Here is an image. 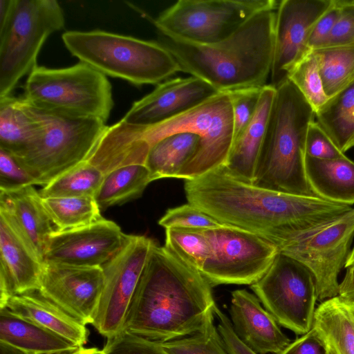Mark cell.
I'll return each mask as SVG.
<instances>
[{
    "label": "cell",
    "mask_w": 354,
    "mask_h": 354,
    "mask_svg": "<svg viewBox=\"0 0 354 354\" xmlns=\"http://www.w3.org/2000/svg\"><path fill=\"white\" fill-rule=\"evenodd\" d=\"M184 188L188 203L221 224L254 233L277 247L352 208L257 187L234 178L223 165L185 180Z\"/></svg>",
    "instance_id": "1"
},
{
    "label": "cell",
    "mask_w": 354,
    "mask_h": 354,
    "mask_svg": "<svg viewBox=\"0 0 354 354\" xmlns=\"http://www.w3.org/2000/svg\"><path fill=\"white\" fill-rule=\"evenodd\" d=\"M212 288L198 270L154 243L122 330L160 342L194 335L214 313Z\"/></svg>",
    "instance_id": "2"
},
{
    "label": "cell",
    "mask_w": 354,
    "mask_h": 354,
    "mask_svg": "<svg viewBox=\"0 0 354 354\" xmlns=\"http://www.w3.org/2000/svg\"><path fill=\"white\" fill-rule=\"evenodd\" d=\"M275 19L276 10L261 11L233 35L212 44L187 41L156 29L158 41L174 56L180 71L219 92L261 87L270 75Z\"/></svg>",
    "instance_id": "3"
},
{
    "label": "cell",
    "mask_w": 354,
    "mask_h": 354,
    "mask_svg": "<svg viewBox=\"0 0 354 354\" xmlns=\"http://www.w3.org/2000/svg\"><path fill=\"white\" fill-rule=\"evenodd\" d=\"M315 118L310 104L289 80L276 88L252 185L315 196L305 171L307 131Z\"/></svg>",
    "instance_id": "4"
},
{
    "label": "cell",
    "mask_w": 354,
    "mask_h": 354,
    "mask_svg": "<svg viewBox=\"0 0 354 354\" xmlns=\"http://www.w3.org/2000/svg\"><path fill=\"white\" fill-rule=\"evenodd\" d=\"M71 55L105 75L140 86L159 84L180 71L174 56L158 41L103 30L65 32Z\"/></svg>",
    "instance_id": "5"
},
{
    "label": "cell",
    "mask_w": 354,
    "mask_h": 354,
    "mask_svg": "<svg viewBox=\"0 0 354 354\" xmlns=\"http://www.w3.org/2000/svg\"><path fill=\"white\" fill-rule=\"evenodd\" d=\"M21 98L39 109L104 122L114 105L106 76L82 62L64 68L37 66L28 75Z\"/></svg>",
    "instance_id": "6"
},
{
    "label": "cell",
    "mask_w": 354,
    "mask_h": 354,
    "mask_svg": "<svg viewBox=\"0 0 354 354\" xmlns=\"http://www.w3.org/2000/svg\"><path fill=\"white\" fill-rule=\"evenodd\" d=\"M44 125L17 156L18 162L35 185H46L86 161L107 126L93 118H78L40 109Z\"/></svg>",
    "instance_id": "7"
},
{
    "label": "cell",
    "mask_w": 354,
    "mask_h": 354,
    "mask_svg": "<svg viewBox=\"0 0 354 354\" xmlns=\"http://www.w3.org/2000/svg\"><path fill=\"white\" fill-rule=\"evenodd\" d=\"M64 24L55 0H14L10 18L0 30V97L11 95L19 81L37 66L43 44Z\"/></svg>",
    "instance_id": "8"
},
{
    "label": "cell",
    "mask_w": 354,
    "mask_h": 354,
    "mask_svg": "<svg viewBox=\"0 0 354 354\" xmlns=\"http://www.w3.org/2000/svg\"><path fill=\"white\" fill-rule=\"evenodd\" d=\"M141 138L151 146L170 134H199L196 151L178 178L192 179L225 164L234 137L233 113L227 92H221L198 106L160 124L140 127Z\"/></svg>",
    "instance_id": "9"
},
{
    "label": "cell",
    "mask_w": 354,
    "mask_h": 354,
    "mask_svg": "<svg viewBox=\"0 0 354 354\" xmlns=\"http://www.w3.org/2000/svg\"><path fill=\"white\" fill-rule=\"evenodd\" d=\"M276 0H179L152 20L156 29L201 44L223 41L257 13L277 10Z\"/></svg>",
    "instance_id": "10"
},
{
    "label": "cell",
    "mask_w": 354,
    "mask_h": 354,
    "mask_svg": "<svg viewBox=\"0 0 354 354\" xmlns=\"http://www.w3.org/2000/svg\"><path fill=\"white\" fill-rule=\"evenodd\" d=\"M250 288L281 326L296 335L312 328L317 287L312 272L299 261L279 252L266 273Z\"/></svg>",
    "instance_id": "11"
},
{
    "label": "cell",
    "mask_w": 354,
    "mask_h": 354,
    "mask_svg": "<svg viewBox=\"0 0 354 354\" xmlns=\"http://www.w3.org/2000/svg\"><path fill=\"white\" fill-rule=\"evenodd\" d=\"M354 238V207L299 233L277 246L279 252L303 263L312 272L318 300L338 295V275L344 268Z\"/></svg>",
    "instance_id": "12"
},
{
    "label": "cell",
    "mask_w": 354,
    "mask_h": 354,
    "mask_svg": "<svg viewBox=\"0 0 354 354\" xmlns=\"http://www.w3.org/2000/svg\"><path fill=\"white\" fill-rule=\"evenodd\" d=\"M205 231L212 252L200 272L212 287L254 283L279 253L271 242L235 226L221 224Z\"/></svg>",
    "instance_id": "13"
},
{
    "label": "cell",
    "mask_w": 354,
    "mask_h": 354,
    "mask_svg": "<svg viewBox=\"0 0 354 354\" xmlns=\"http://www.w3.org/2000/svg\"><path fill=\"white\" fill-rule=\"evenodd\" d=\"M154 243L145 236L127 234L122 248L102 266L104 285L92 325L106 339L122 330Z\"/></svg>",
    "instance_id": "14"
},
{
    "label": "cell",
    "mask_w": 354,
    "mask_h": 354,
    "mask_svg": "<svg viewBox=\"0 0 354 354\" xmlns=\"http://www.w3.org/2000/svg\"><path fill=\"white\" fill-rule=\"evenodd\" d=\"M333 0H283L276 10L270 84L278 88L310 51L309 37Z\"/></svg>",
    "instance_id": "15"
},
{
    "label": "cell",
    "mask_w": 354,
    "mask_h": 354,
    "mask_svg": "<svg viewBox=\"0 0 354 354\" xmlns=\"http://www.w3.org/2000/svg\"><path fill=\"white\" fill-rule=\"evenodd\" d=\"M104 285L102 267L44 261L39 292L84 325L92 324Z\"/></svg>",
    "instance_id": "16"
},
{
    "label": "cell",
    "mask_w": 354,
    "mask_h": 354,
    "mask_svg": "<svg viewBox=\"0 0 354 354\" xmlns=\"http://www.w3.org/2000/svg\"><path fill=\"white\" fill-rule=\"evenodd\" d=\"M126 236L118 224L104 218L81 227L55 230L48 238L44 261L102 267L122 248Z\"/></svg>",
    "instance_id": "17"
},
{
    "label": "cell",
    "mask_w": 354,
    "mask_h": 354,
    "mask_svg": "<svg viewBox=\"0 0 354 354\" xmlns=\"http://www.w3.org/2000/svg\"><path fill=\"white\" fill-rule=\"evenodd\" d=\"M220 93L194 76L170 79L134 102L122 120L140 127L156 125L187 112Z\"/></svg>",
    "instance_id": "18"
},
{
    "label": "cell",
    "mask_w": 354,
    "mask_h": 354,
    "mask_svg": "<svg viewBox=\"0 0 354 354\" xmlns=\"http://www.w3.org/2000/svg\"><path fill=\"white\" fill-rule=\"evenodd\" d=\"M0 308L12 296L38 290L43 260L19 227L0 208Z\"/></svg>",
    "instance_id": "19"
},
{
    "label": "cell",
    "mask_w": 354,
    "mask_h": 354,
    "mask_svg": "<svg viewBox=\"0 0 354 354\" xmlns=\"http://www.w3.org/2000/svg\"><path fill=\"white\" fill-rule=\"evenodd\" d=\"M229 313L237 337L258 354H279L291 342L258 297L245 289L232 292Z\"/></svg>",
    "instance_id": "20"
},
{
    "label": "cell",
    "mask_w": 354,
    "mask_h": 354,
    "mask_svg": "<svg viewBox=\"0 0 354 354\" xmlns=\"http://www.w3.org/2000/svg\"><path fill=\"white\" fill-rule=\"evenodd\" d=\"M275 95L276 88L270 84L263 87L255 113L243 130L234 138L223 165L230 175L249 184L252 183L254 178Z\"/></svg>",
    "instance_id": "21"
},
{
    "label": "cell",
    "mask_w": 354,
    "mask_h": 354,
    "mask_svg": "<svg viewBox=\"0 0 354 354\" xmlns=\"http://www.w3.org/2000/svg\"><path fill=\"white\" fill-rule=\"evenodd\" d=\"M3 308L59 335L75 346L82 347L88 341L86 325L44 297L39 290L12 296Z\"/></svg>",
    "instance_id": "22"
},
{
    "label": "cell",
    "mask_w": 354,
    "mask_h": 354,
    "mask_svg": "<svg viewBox=\"0 0 354 354\" xmlns=\"http://www.w3.org/2000/svg\"><path fill=\"white\" fill-rule=\"evenodd\" d=\"M141 128L122 120L109 127L86 160L99 169L104 175L129 165H145L150 149L141 138Z\"/></svg>",
    "instance_id": "23"
},
{
    "label": "cell",
    "mask_w": 354,
    "mask_h": 354,
    "mask_svg": "<svg viewBox=\"0 0 354 354\" xmlns=\"http://www.w3.org/2000/svg\"><path fill=\"white\" fill-rule=\"evenodd\" d=\"M0 208L11 216L44 261L48 238L56 228L39 192L33 185L0 190Z\"/></svg>",
    "instance_id": "24"
},
{
    "label": "cell",
    "mask_w": 354,
    "mask_h": 354,
    "mask_svg": "<svg viewBox=\"0 0 354 354\" xmlns=\"http://www.w3.org/2000/svg\"><path fill=\"white\" fill-rule=\"evenodd\" d=\"M305 171L315 196L334 203L354 205V162L346 156L327 160L306 156Z\"/></svg>",
    "instance_id": "25"
},
{
    "label": "cell",
    "mask_w": 354,
    "mask_h": 354,
    "mask_svg": "<svg viewBox=\"0 0 354 354\" xmlns=\"http://www.w3.org/2000/svg\"><path fill=\"white\" fill-rule=\"evenodd\" d=\"M44 125L40 109L21 97H0V149L17 156L39 134Z\"/></svg>",
    "instance_id": "26"
},
{
    "label": "cell",
    "mask_w": 354,
    "mask_h": 354,
    "mask_svg": "<svg viewBox=\"0 0 354 354\" xmlns=\"http://www.w3.org/2000/svg\"><path fill=\"white\" fill-rule=\"evenodd\" d=\"M312 328L336 354H354V303L339 295L321 301Z\"/></svg>",
    "instance_id": "27"
},
{
    "label": "cell",
    "mask_w": 354,
    "mask_h": 354,
    "mask_svg": "<svg viewBox=\"0 0 354 354\" xmlns=\"http://www.w3.org/2000/svg\"><path fill=\"white\" fill-rule=\"evenodd\" d=\"M0 341L29 354L70 350L75 346L59 335L0 308Z\"/></svg>",
    "instance_id": "28"
},
{
    "label": "cell",
    "mask_w": 354,
    "mask_h": 354,
    "mask_svg": "<svg viewBox=\"0 0 354 354\" xmlns=\"http://www.w3.org/2000/svg\"><path fill=\"white\" fill-rule=\"evenodd\" d=\"M199 141V134L181 131L167 136L151 145L145 165L153 181L178 178L194 155Z\"/></svg>",
    "instance_id": "29"
},
{
    "label": "cell",
    "mask_w": 354,
    "mask_h": 354,
    "mask_svg": "<svg viewBox=\"0 0 354 354\" xmlns=\"http://www.w3.org/2000/svg\"><path fill=\"white\" fill-rule=\"evenodd\" d=\"M317 122L345 153L354 147V81L315 112Z\"/></svg>",
    "instance_id": "30"
},
{
    "label": "cell",
    "mask_w": 354,
    "mask_h": 354,
    "mask_svg": "<svg viewBox=\"0 0 354 354\" xmlns=\"http://www.w3.org/2000/svg\"><path fill=\"white\" fill-rule=\"evenodd\" d=\"M152 181L145 165L120 167L104 175L95 199L100 209L122 205L140 197Z\"/></svg>",
    "instance_id": "31"
},
{
    "label": "cell",
    "mask_w": 354,
    "mask_h": 354,
    "mask_svg": "<svg viewBox=\"0 0 354 354\" xmlns=\"http://www.w3.org/2000/svg\"><path fill=\"white\" fill-rule=\"evenodd\" d=\"M329 98L354 81V42L313 50Z\"/></svg>",
    "instance_id": "32"
},
{
    "label": "cell",
    "mask_w": 354,
    "mask_h": 354,
    "mask_svg": "<svg viewBox=\"0 0 354 354\" xmlns=\"http://www.w3.org/2000/svg\"><path fill=\"white\" fill-rule=\"evenodd\" d=\"M42 198L44 207L57 230L81 227L103 218L94 197Z\"/></svg>",
    "instance_id": "33"
},
{
    "label": "cell",
    "mask_w": 354,
    "mask_h": 354,
    "mask_svg": "<svg viewBox=\"0 0 354 354\" xmlns=\"http://www.w3.org/2000/svg\"><path fill=\"white\" fill-rule=\"evenodd\" d=\"M104 176L99 169L85 161L44 185L39 194L42 198H95Z\"/></svg>",
    "instance_id": "34"
},
{
    "label": "cell",
    "mask_w": 354,
    "mask_h": 354,
    "mask_svg": "<svg viewBox=\"0 0 354 354\" xmlns=\"http://www.w3.org/2000/svg\"><path fill=\"white\" fill-rule=\"evenodd\" d=\"M205 230L183 227L166 229L165 246L185 263L201 272L212 252Z\"/></svg>",
    "instance_id": "35"
},
{
    "label": "cell",
    "mask_w": 354,
    "mask_h": 354,
    "mask_svg": "<svg viewBox=\"0 0 354 354\" xmlns=\"http://www.w3.org/2000/svg\"><path fill=\"white\" fill-rule=\"evenodd\" d=\"M289 80L310 104L315 113L328 100L317 59L310 51L289 72Z\"/></svg>",
    "instance_id": "36"
},
{
    "label": "cell",
    "mask_w": 354,
    "mask_h": 354,
    "mask_svg": "<svg viewBox=\"0 0 354 354\" xmlns=\"http://www.w3.org/2000/svg\"><path fill=\"white\" fill-rule=\"evenodd\" d=\"M214 313L198 333L166 342H160L169 354H227L214 324Z\"/></svg>",
    "instance_id": "37"
},
{
    "label": "cell",
    "mask_w": 354,
    "mask_h": 354,
    "mask_svg": "<svg viewBox=\"0 0 354 354\" xmlns=\"http://www.w3.org/2000/svg\"><path fill=\"white\" fill-rule=\"evenodd\" d=\"M165 230L173 227L212 229L221 223L196 207L187 203L169 209L158 221Z\"/></svg>",
    "instance_id": "38"
},
{
    "label": "cell",
    "mask_w": 354,
    "mask_h": 354,
    "mask_svg": "<svg viewBox=\"0 0 354 354\" xmlns=\"http://www.w3.org/2000/svg\"><path fill=\"white\" fill-rule=\"evenodd\" d=\"M105 354H169L160 342L153 341L127 330L107 338L103 348Z\"/></svg>",
    "instance_id": "39"
},
{
    "label": "cell",
    "mask_w": 354,
    "mask_h": 354,
    "mask_svg": "<svg viewBox=\"0 0 354 354\" xmlns=\"http://www.w3.org/2000/svg\"><path fill=\"white\" fill-rule=\"evenodd\" d=\"M263 87H248L227 92L233 113L234 139L243 130L255 113Z\"/></svg>",
    "instance_id": "40"
},
{
    "label": "cell",
    "mask_w": 354,
    "mask_h": 354,
    "mask_svg": "<svg viewBox=\"0 0 354 354\" xmlns=\"http://www.w3.org/2000/svg\"><path fill=\"white\" fill-rule=\"evenodd\" d=\"M306 154L310 158L324 160L346 156L315 120L311 122L308 128Z\"/></svg>",
    "instance_id": "41"
},
{
    "label": "cell",
    "mask_w": 354,
    "mask_h": 354,
    "mask_svg": "<svg viewBox=\"0 0 354 354\" xmlns=\"http://www.w3.org/2000/svg\"><path fill=\"white\" fill-rule=\"evenodd\" d=\"M35 185L33 178L16 158L0 149V190H12Z\"/></svg>",
    "instance_id": "42"
},
{
    "label": "cell",
    "mask_w": 354,
    "mask_h": 354,
    "mask_svg": "<svg viewBox=\"0 0 354 354\" xmlns=\"http://www.w3.org/2000/svg\"><path fill=\"white\" fill-rule=\"evenodd\" d=\"M339 17L322 48L354 42V0H339Z\"/></svg>",
    "instance_id": "43"
},
{
    "label": "cell",
    "mask_w": 354,
    "mask_h": 354,
    "mask_svg": "<svg viewBox=\"0 0 354 354\" xmlns=\"http://www.w3.org/2000/svg\"><path fill=\"white\" fill-rule=\"evenodd\" d=\"M340 10L339 0H333L329 8L320 17L313 28L308 41L310 50L324 46L337 21Z\"/></svg>",
    "instance_id": "44"
},
{
    "label": "cell",
    "mask_w": 354,
    "mask_h": 354,
    "mask_svg": "<svg viewBox=\"0 0 354 354\" xmlns=\"http://www.w3.org/2000/svg\"><path fill=\"white\" fill-rule=\"evenodd\" d=\"M214 315L219 323L218 331L227 354H258L247 346L236 335L229 317L219 308H214Z\"/></svg>",
    "instance_id": "45"
},
{
    "label": "cell",
    "mask_w": 354,
    "mask_h": 354,
    "mask_svg": "<svg viewBox=\"0 0 354 354\" xmlns=\"http://www.w3.org/2000/svg\"><path fill=\"white\" fill-rule=\"evenodd\" d=\"M326 346L312 328L301 337L291 342L279 354H326Z\"/></svg>",
    "instance_id": "46"
},
{
    "label": "cell",
    "mask_w": 354,
    "mask_h": 354,
    "mask_svg": "<svg viewBox=\"0 0 354 354\" xmlns=\"http://www.w3.org/2000/svg\"><path fill=\"white\" fill-rule=\"evenodd\" d=\"M338 295L354 303V268H347L343 280L339 285Z\"/></svg>",
    "instance_id": "47"
},
{
    "label": "cell",
    "mask_w": 354,
    "mask_h": 354,
    "mask_svg": "<svg viewBox=\"0 0 354 354\" xmlns=\"http://www.w3.org/2000/svg\"><path fill=\"white\" fill-rule=\"evenodd\" d=\"M14 3V0H0V30L6 25Z\"/></svg>",
    "instance_id": "48"
},
{
    "label": "cell",
    "mask_w": 354,
    "mask_h": 354,
    "mask_svg": "<svg viewBox=\"0 0 354 354\" xmlns=\"http://www.w3.org/2000/svg\"><path fill=\"white\" fill-rule=\"evenodd\" d=\"M0 354H29L7 343L0 341Z\"/></svg>",
    "instance_id": "49"
},
{
    "label": "cell",
    "mask_w": 354,
    "mask_h": 354,
    "mask_svg": "<svg viewBox=\"0 0 354 354\" xmlns=\"http://www.w3.org/2000/svg\"><path fill=\"white\" fill-rule=\"evenodd\" d=\"M80 354H105L102 350H99L97 348H84L81 347Z\"/></svg>",
    "instance_id": "50"
},
{
    "label": "cell",
    "mask_w": 354,
    "mask_h": 354,
    "mask_svg": "<svg viewBox=\"0 0 354 354\" xmlns=\"http://www.w3.org/2000/svg\"><path fill=\"white\" fill-rule=\"evenodd\" d=\"M345 268H354V248L351 250L344 266Z\"/></svg>",
    "instance_id": "51"
},
{
    "label": "cell",
    "mask_w": 354,
    "mask_h": 354,
    "mask_svg": "<svg viewBox=\"0 0 354 354\" xmlns=\"http://www.w3.org/2000/svg\"><path fill=\"white\" fill-rule=\"evenodd\" d=\"M81 347H76L70 350L61 351H55L51 353H40V354H80Z\"/></svg>",
    "instance_id": "52"
},
{
    "label": "cell",
    "mask_w": 354,
    "mask_h": 354,
    "mask_svg": "<svg viewBox=\"0 0 354 354\" xmlns=\"http://www.w3.org/2000/svg\"><path fill=\"white\" fill-rule=\"evenodd\" d=\"M326 346L327 348L326 354H336V353L330 346H328V345Z\"/></svg>",
    "instance_id": "53"
}]
</instances>
